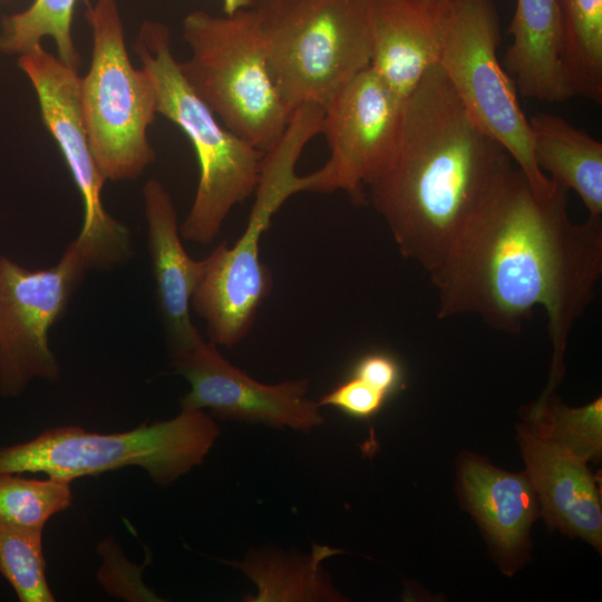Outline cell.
<instances>
[{"instance_id":"cell-3","label":"cell","mask_w":602,"mask_h":602,"mask_svg":"<svg viewBox=\"0 0 602 602\" xmlns=\"http://www.w3.org/2000/svg\"><path fill=\"white\" fill-rule=\"evenodd\" d=\"M134 50L154 86L157 114L182 129L197 156V190L181 236L210 243L233 206L255 192L264 153L227 129L191 88L172 54L165 23L145 20Z\"/></svg>"},{"instance_id":"cell-4","label":"cell","mask_w":602,"mask_h":602,"mask_svg":"<svg viewBox=\"0 0 602 602\" xmlns=\"http://www.w3.org/2000/svg\"><path fill=\"white\" fill-rule=\"evenodd\" d=\"M271 77L292 108L324 106L370 66V0H251Z\"/></svg>"},{"instance_id":"cell-1","label":"cell","mask_w":602,"mask_h":602,"mask_svg":"<svg viewBox=\"0 0 602 602\" xmlns=\"http://www.w3.org/2000/svg\"><path fill=\"white\" fill-rule=\"evenodd\" d=\"M567 192L555 184L540 195L512 164L429 274L439 319L475 314L517 333L535 307L544 308L553 360L540 401L562 377L569 333L602 273V217L571 222Z\"/></svg>"},{"instance_id":"cell-12","label":"cell","mask_w":602,"mask_h":602,"mask_svg":"<svg viewBox=\"0 0 602 602\" xmlns=\"http://www.w3.org/2000/svg\"><path fill=\"white\" fill-rule=\"evenodd\" d=\"M255 193L244 232L232 246L223 242L203 259V273L191 299L206 322L210 341L226 348L249 334L261 303L271 293L273 276L260 260V237L290 197L288 186L272 177H262Z\"/></svg>"},{"instance_id":"cell-19","label":"cell","mask_w":602,"mask_h":602,"mask_svg":"<svg viewBox=\"0 0 602 602\" xmlns=\"http://www.w3.org/2000/svg\"><path fill=\"white\" fill-rule=\"evenodd\" d=\"M462 483L474 514L493 542L504 551L516 550L537 511L528 477L470 460L463 466Z\"/></svg>"},{"instance_id":"cell-23","label":"cell","mask_w":602,"mask_h":602,"mask_svg":"<svg viewBox=\"0 0 602 602\" xmlns=\"http://www.w3.org/2000/svg\"><path fill=\"white\" fill-rule=\"evenodd\" d=\"M72 502L70 483L0 473V527L41 528Z\"/></svg>"},{"instance_id":"cell-11","label":"cell","mask_w":602,"mask_h":602,"mask_svg":"<svg viewBox=\"0 0 602 602\" xmlns=\"http://www.w3.org/2000/svg\"><path fill=\"white\" fill-rule=\"evenodd\" d=\"M404 103L369 67L343 85L323 106L321 133L330 157L305 175V191L347 192L363 201V185L392 159L400 137Z\"/></svg>"},{"instance_id":"cell-2","label":"cell","mask_w":602,"mask_h":602,"mask_svg":"<svg viewBox=\"0 0 602 602\" xmlns=\"http://www.w3.org/2000/svg\"><path fill=\"white\" fill-rule=\"evenodd\" d=\"M512 164L437 62L405 100L396 153L367 186L399 252L430 274Z\"/></svg>"},{"instance_id":"cell-22","label":"cell","mask_w":602,"mask_h":602,"mask_svg":"<svg viewBox=\"0 0 602 602\" xmlns=\"http://www.w3.org/2000/svg\"><path fill=\"white\" fill-rule=\"evenodd\" d=\"M337 551L320 546L305 561L284 557L255 556L236 566L259 585L255 601L279 600H336V593L321 576L318 565Z\"/></svg>"},{"instance_id":"cell-13","label":"cell","mask_w":602,"mask_h":602,"mask_svg":"<svg viewBox=\"0 0 602 602\" xmlns=\"http://www.w3.org/2000/svg\"><path fill=\"white\" fill-rule=\"evenodd\" d=\"M172 365L190 383L182 408L210 409L222 419L262 423L309 431L323 423L318 401L307 397V380L265 385L251 378L203 339L173 355Z\"/></svg>"},{"instance_id":"cell-27","label":"cell","mask_w":602,"mask_h":602,"mask_svg":"<svg viewBox=\"0 0 602 602\" xmlns=\"http://www.w3.org/2000/svg\"><path fill=\"white\" fill-rule=\"evenodd\" d=\"M352 375L367 380L388 396L401 385V370L398 362L382 352L363 356L353 367Z\"/></svg>"},{"instance_id":"cell-14","label":"cell","mask_w":602,"mask_h":602,"mask_svg":"<svg viewBox=\"0 0 602 602\" xmlns=\"http://www.w3.org/2000/svg\"><path fill=\"white\" fill-rule=\"evenodd\" d=\"M143 195L156 300L173 356L203 339L192 322L190 308L204 262L192 259L183 247L176 210L161 182L148 179Z\"/></svg>"},{"instance_id":"cell-9","label":"cell","mask_w":602,"mask_h":602,"mask_svg":"<svg viewBox=\"0 0 602 602\" xmlns=\"http://www.w3.org/2000/svg\"><path fill=\"white\" fill-rule=\"evenodd\" d=\"M18 65L31 81L42 120L57 142L84 202V223L72 241L89 269L106 270L132 255L129 230L105 210V177L94 158L80 106L77 69L41 43L19 55Z\"/></svg>"},{"instance_id":"cell-24","label":"cell","mask_w":602,"mask_h":602,"mask_svg":"<svg viewBox=\"0 0 602 602\" xmlns=\"http://www.w3.org/2000/svg\"><path fill=\"white\" fill-rule=\"evenodd\" d=\"M530 420L537 436L554 443L567 453L588 462L601 453L602 400L595 399L580 408L545 401L534 406Z\"/></svg>"},{"instance_id":"cell-18","label":"cell","mask_w":602,"mask_h":602,"mask_svg":"<svg viewBox=\"0 0 602 602\" xmlns=\"http://www.w3.org/2000/svg\"><path fill=\"white\" fill-rule=\"evenodd\" d=\"M528 124L538 168L573 190L590 217H602V143L554 114H535Z\"/></svg>"},{"instance_id":"cell-29","label":"cell","mask_w":602,"mask_h":602,"mask_svg":"<svg viewBox=\"0 0 602 602\" xmlns=\"http://www.w3.org/2000/svg\"><path fill=\"white\" fill-rule=\"evenodd\" d=\"M425 1H429V2H433V3H438V4H440V3L447 2L448 0H425Z\"/></svg>"},{"instance_id":"cell-10","label":"cell","mask_w":602,"mask_h":602,"mask_svg":"<svg viewBox=\"0 0 602 602\" xmlns=\"http://www.w3.org/2000/svg\"><path fill=\"white\" fill-rule=\"evenodd\" d=\"M88 263L71 242L51 268L30 271L0 256V394L22 392L33 378L59 379L49 330L65 313Z\"/></svg>"},{"instance_id":"cell-8","label":"cell","mask_w":602,"mask_h":602,"mask_svg":"<svg viewBox=\"0 0 602 602\" xmlns=\"http://www.w3.org/2000/svg\"><path fill=\"white\" fill-rule=\"evenodd\" d=\"M439 59L473 120L495 138L540 195L555 183L536 165L528 119L515 84L499 64V17L493 0H448L439 18Z\"/></svg>"},{"instance_id":"cell-17","label":"cell","mask_w":602,"mask_h":602,"mask_svg":"<svg viewBox=\"0 0 602 602\" xmlns=\"http://www.w3.org/2000/svg\"><path fill=\"white\" fill-rule=\"evenodd\" d=\"M507 32L513 41L504 55V69L524 97L563 103L573 97L559 55L556 0H516Z\"/></svg>"},{"instance_id":"cell-26","label":"cell","mask_w":602,"mask_h":602,"mask_svg":"<svg viewBox=\"0 0 602 602\" xmlns=\"http://www.w3.org/2000/svg\"><path fill=\"white\" fill-rule=\"evenodd\" d=\"M387 398L385 391L352 375L350 379L322 396L318 402L320 407L332 406L352 417L368 419L381 409Z\"/></svg>"},{"instance_id":"cell-15","label":"cell","mask_w":602,"mask_h":602,"mask_svg":"<svg viewBox=\"0 0 602 602\" xmlns=\"http://www.w3.org/2000/svg\"><path fill=\"white\" fill-rule=\"evenodd\" d=\"M443 4L425 0H370V68L401 101L438 62Z\"/></svg>"},{"instance_id":"cell-21","label":"cell","mask_w":602,"mask_h":602,"mask_svg":"<svg viewBox=\"0 0 602 602\" xmlns=\"http://www.w3.org/2000/svg\"><path fill=\"white\" fill-rule=\"evenodd\" d=\"M76 0H35L19 12L6 16L0 29V51L21 55L43 37H51L58 58L78 70L80 55L71 36L72 12Z\"/></svg>"},{"instance_id":"cell-25","label":"cell","mask_w":602,"mask_h":602,"mask_svg":"<svg viewBox=\"0 0 602 602\" xmlns=\"http://www.w3.org/2000/svg\"><path fill=\"white\" fill-rule=\"evenodd\" d=\"M41 528L0 527V573L21 602H54Z\"/></svg>"},{"instance_id":"cell-7","label":"cell","mask_w":602,"mask_h":602,"mask_svg":"<svg viewBox=\"0 0 602 602\" xmlns=\"http://www.w3.org/2000/svg\"><path fill=\"white\" fill-rule=\"evenodd\" d=\"M85 17L93 49L79 95L90 148L105 179H135L156 158L147 137L157 114L156 93L128 57L116 0H96Z\"/></svg>"},{"instance_id":"cell-5","label":"cell","mask_w":602,"mask_h":602,"mask_svg":"<svg viewBox=\"0 0 602 602\" xmlns=\"http://www.w3.org/2000/svg\"><path fill=\"white\" fill-rule=\"evenodd\" d=\"M183 37L191 56L179 68L191 88L227 129L270 151L294 108L271 77L252 8L225 16L192 11Z\"/></svg>"},{"instance_id":"cell-20","label":"cell","mask_w":602,"mask_h":602,"mask_svg":"<svg viewBox=\"0 0 602 602\" xmlns=\"http://www.w3.org/2000/svg\"><path fill=\"white\" fill-rule=\"evenodd\" d=\"M559 55L573 97L602 103V0H556Z\"/></svg>"},{"instance_id":"cell-6","label":"cell","mask_w":602,"mask_h":602,"mask_svg":"<svg viewBox=\"0 0 602 602\" xmlns=\"http://www.w3.org/2000/svg\"><path fill=\"white\" fill-rule=\"evenodd\" d=\"M219 434L215 421L194 408H182L169 420L123 433L56 427L27 443L0 447V473H43L71 483L81 476L138 466L165 486L201 465Z\"/></svg>"},{"instance_id":"cell-16","label":"cell","mask_w":602,"mask_h":602,"mask_svg":"<svg viewBox=\"0 0 602 602\" xmlns=\"http://www.w3.org/2000/svg\"><path fill=\"white\" fill-rule=\"evenodd\" d=\"M520 441L526 476L540 496L547 522L600 548L601 502L586 462L528 428L520 429Z\"/></svg>"},{"instance_id":"cell-28","label":"cell","mask_w":602,"mask_h":602,"mask_svg":"<svg viewBox=\"0 0 602 602\" xmlns=\"http://www.w3.org/2000/svg\"><path fill=\"white\" fill-rule=\"evenodd\" d=\"M225 14H233L237 10L250 8L251 0H222Z\"/></svg>"}]
</instances>
